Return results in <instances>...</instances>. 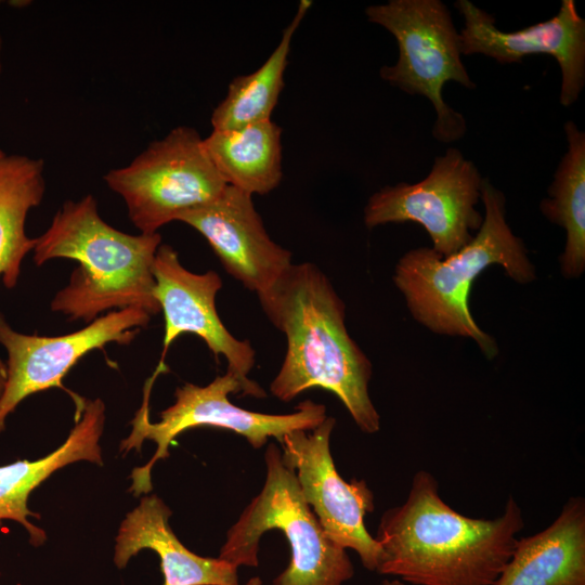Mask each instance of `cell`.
Instances as JSON below:
<instances>
[{
	"label": "cell",
	"instance_id": "6da1fadb",
	"mask_svg": "<svg viewBox=\"0 0 585 585\" xmlns=\"http://www.w3.org/2000/svg\"><path fill=\"white\" fill-rule=\"evenodd\" d=\"M523 526L512 496L500 516L470 518L440 497L434 476L419 470L405 502L380 518L376 572L413 585H494Z\"/></svg>",
	"mask_w": 585,
	"mask_h": 585
},
{
	"label": "cell",
	"instance_id": "7a4b0ae2",
	"mask_svg": "<svg viewBox=\"0 0 585 585\" xmlns=\"http://www.w3.org/2000/svg\"><path fill=\"white\" fill-rule=\"evenodd\" d=\"M257 296L269 321L287 340L271 393L289 402L308 389L330 391L362 432L376 433L380 416L368 393L373 366L350 337L346 306L327 276L313 263H292Z\"/></svg>",
	"mask_w": 585,
	"mask_h": 585
},
{
	"label": "cell",
	"instance_id": "3957f363",
	"mask_svg": "<svg viewBox=\"0 0 585 585\" xmlns=\"http://www.w3.org/2000/svg\"><path fill=\"white\" fill-rule=\"evenodd\" d=\"M161 235H130L107 224L96 200L87 195L67 200L34 247L40 266L55 258L78 261L69 283L51 302V310L69 320L92 322L109 310L140 308L151 315L160 307L154 297L153 262Z\"/></svg>",
	"mask_w": 585,
	"mask_h": 585
},
{
	"label": "cell",
	"instance_id": "277c9868",
	"mask_svg": "<svg viewBox=\"0 0 585 585\" xmlns=\"http://www.w3.org/2000/svg\"><path fill=\"white\" fill-rule=\"evenodd\" d=\"M480 198L485 217L469 244L445 258L432 248L412 249L396 263L393 281L418 323L439 335L471 338L492 359L497 354L496 342L478 326L469 308L473 281L494 264L520 284L536 275L523 242L506 222L504 194L483 179Z\"/></svg>",
	"mask_w": 585,
	"mask_h": 585
},
{
	"label": "cell",
	"instance_id": "5b68a950",
	"mask_svg": "<svg viewBox=\"0 0 585 585\" xmlns=\"http://www.w3.org/2000/svg\"><path fill=\"white\" fill-rule=\"evenodd\" d=\"M264 461L263 487L227 531L219 558L236 568L257 567L261 536L280 530L288 542L290 560L272 585H343L350 581L354 567L347 549L325 533L275 443L268 444Z\"/></svg>",
	"mask_w": 585,
	"mask_h": 585
},
{
	"label": "cell",
	"instance_id": "8992f818",
	"mask_svg": "<svg viewBox=\"0 0 585 585\" xmlns=\"http://www.w3.org/2000/svg\"><path fill=\"white\" fill-rule=\"evenodd\" d=\"M157 373L147 379L143 402L131 420L132 430L120 443V451L140 452L144 441L157 444V450L144 467L134 468L130 478V491L135 496L152 491V467L158 459L169 456V446L174 438L185 430L209 426L230 430L243 435L253 448H261L270 438L282 441L295 430L315 429L327 417L326 406L311 400L300 402L290 414H264L244 410L229 400L230 393H240L238 380L230 372L216 377L207 386L185 384L177 388L176 402L160 413V420L150 418V395Z\"/></svg>",
	"mask_w": 585,
	"mask_h": 585
},
{
	"label": "cell",
	"instance_id": "52a82bcc",
	"mask_svg": "<svg viewBox=\"0 0 585 585\" xmlns=\"http://www.w3.org/2000/svg\"><path fill=\"white\" fill-rule=\"evenodd\" d=\"M365 14L398 42V61L392 66H382L380 77L408 94H420L431 102L437 113L434 139L442 143L460 139L467 129L466 120L444 102L443 87L447 81L468 89L476 84L461 61L459 32L445 4L439 0H390L367 6Z\"/></svg>",
	"mask_w": 585,
	"mask_h": 585
},
{
	"label": "cell",
	"instance_id": "ba28073f",
	"mask_svg": "<svg viewBox=\"0 0 585 585\" xmlns=\"http://www.w3.org/2000/svg\"><path fill=\"white\" fill-rule=\"evenodd\" d=\"M126 203L131 222L153 234L184 213L214 200L226 187L191 127L173 128L152 142L128 166L104 176Z\"/></svg>",
	"mask_w": 585,
	"mask_h": 585
},
{
	"label": "cell",
	"instance_id": "9c48e42d",
	"mask_svg": "<svg viewBox=\"0 0 585 585\" xmlns=\"http://www.w3.org/2000/svg\"><path fill=\"white\" fill-rule=\"evenodd\" d=\"M482 180L474 164L451 147L434 159L420 182L388 185L373 194L364 208V223L372 229L417 222L429 233L434 252L452 256L471 242L483 222L474 208Z\"/></svg>",
	"mask_w": 585,
	"mask_h": 585
},
{
	"label": "cell",
	"instance_id": "30bf717a",
	"mask_svg": "<svg viewBox=\"0 0 585 585\" xmlns=\"http://www.w3.org/2000/svg\"><path fill=\"white\" fill-rule=\"evenodd\" d=\"M336 425L327 416L308 433L295 430L282 439V460L296 472L307 504L330 540L354 550L363 567L376 572L381 558L379 543L366 530L365 516L374 511V494L364 480L344 481L330 453Z\"/></svg>",
	"mask_w": 585,
	"mask_h": 585
},
{
	"label": "cell",
	"instance_id": "8fae6325",
	"mask_svg": "<svg viewBox=\"0 0 585 585\" xmlns=\"http://www.w3.org/2000/svg\"><path fill=\"white\" fill-rule=\"evenodd\" d=\"M151 317L143 309L126 308L96 317L77 332L47 337L15 332L0 313V343L8 352L6 381L0 395V432L23 400L50 388H63L62 379L83 355L109 342L130 343Z\"/></svg>",
	"mask_w": 585,
	"mask_h": 585
},
{
	"label": "cell",
	"instance_id": "7c38bea8",
	"mask_svg": "<svg viewBox=\"0 0 585 585\" xmlns=\"http://www.w3.org/2000/svg\"><path fill=\"white\" fill-rule=\"evenodd\" d=\"M154 297L165 317L162 359L179 336L188 333L200 337L209 350L227 362V372L238 380L240 395L264 398V390L248 378L255 365V350L248 340L235 338L222 323L216 296L222 280L214 271L198 274L186 270L177 251L160 244L154 262Z\"/></svg>",
	"mask_w": 585,
	"mask_h": 585
},
{
	"label": "cell",
	"instance_id": "4fadbf2b",
	"mask_svg": "<svg viewBox=\"0 0 585 585\" xmlns=\"http://www.w3.org/2000/svg\"><path fill=\"white\" fill-rule=\"evenodd\" d=\"M455 8L465 18L461 55L484 54L509 64L530 54H549L561 69L560 103L570 106L578 99L585 84V20L573 0H563L550 20L511 32L497 29L493 16L469 0L456 1Z\"/></svg>",
	"mask_w": 585,
	"mask_h": 585
},
{
	"label": "cell",
	"instance_id": "5bb4252c",
	"mask_svg": "<svg viewBox=\"0 0 585 585\" xmlns=\"http://www.w3.org/2000/svg\"><path fill=\"white\" fill-rule=\"evenodd\" d=\"M178 221L200 233L225 271L257 295L292 264L291 252L269 236L252 196L233 186L226 185L214 200Z\"/></svg>",
	"mask_w": 585,
	"mask_h": 585
},
{
	"label": "cell",
	"instance_id": "9a60e30c",
	"mask_svg": "<svg viewBox=\"0 0 585 585\" xmlns=\"http://www.w3.org/2000/svg\"><path fill=\"white\" fill-rule=\"evenodd\" d=\"M170 508L157 495H148L120 524L114 562L122 569L143 549L160 559L162 585H239L235 566L218 558L203 557L186 548L173 533Z\"/></svg>",
	"mask_w": 585,
	"mask_h": 585
},
{
	"label": "cell",
	"instance_id": "2e32d148",
	"mask_svg": "<svg viewBox=\"0 0 585 585\" xmlns=\"http://www.w3.org/2000/svg\"><path fill=\"white\" fill-rule=\"evenodd\" d=\"M105 421V406L102 400H84L77 407L75 426L65 442L49 455L37 460L17 459L0 466V529L3 521L20 523L29 535V543L41 546L46 532L35 525L28 517L40 518L29 510L30 493L54 471L78 460L102 465L100 439Z\"/></svg>",
	"mask_w": 585,
	"mask_h": 585
},
{
	"label": "cell",
	"instance_id": "e0dca14e",
	"mask_svg": "<svg viewBox=\"0 0 585 585\" xmlns=\"http://www.w3.org/2000/svg\"><path fill=\"white\" fill-rule=\"evenodd\" d=\"M494 585H585L584 497H570L550 525L518 538Z\"/></svg>",
	"mask_w": 585,
	"mask_h": 585
},
{
	"label": "cell",
	"instance_id": "ac0fdd59",
	"mask_svg": "<svg viewBox=\"0 0 585 585\" xmlns=\"http://www.w3.org/2000/svg\"><path fill=\"white\" fill-rule=\"evenodd\" d=\"M282 129L271 119L231 130H212L204 148L226 185L265 195L282 181Z\"/></svg>",
	"mask_w": 585,
	"mask_h": 585
},
{
	"label": "cell",
	"instance_id": "d6986e66",
	"mask_svg": "<svg viewBox=\"0 0 585 585\" xmlns=\"http://www.w3.org/2000/svg\"><path fill=\"white\" fill-rule=\"evenodd\" d=\"M43 168L42 159L0 156V276L8 288L16 285L22 261L36 245L25 233V221L42 200Z\"/></svg>",
	"mask_w": 585,
	"mask_h": 585
},
{
	"label": "cell",
	"instance_id": "ffe728a7",
	"mask_svg": "<svg viewBox=\"0 0 585 585\" xmlns=\"http://www.w3.org/2000/svg\"><path fill=\"white\" fill-rule=\"evenodd\" d=\"M564 131L568 152L549 186L550 198L542 200L541 210L549 221L567 231L560 257L561 273L575 278L585 270V134L571 120L566 122Z\"/></svg>",
	"mask_w": 585,
	"mask_h": 585
},
{
	"label": "cell",
	"instance_id": "44dd1931",
	"mask_svg": "<svg viewBox=\"0 0 585 585\" xmlns=\"http://www.w3.org/2000/svg\"><path fill=\"white\" fill-rule=\"evenodd\" d=\"M311 1H300L298 10L283 30L282 38L268 60L253 73L235 77L225 98L211 114L213 130H231L271 119L285 86L284 74L292 36L310 9Z\"/></svg>",
	"mask_w": 585,
	"mask_h": 585
},
{
	"label": "cell",
	"instance_id": "7402d4cb",
	"mask_svg": "<svg viewBox=\"0 0 585 585\" xmlns=\"http://www.w3.org/2000/svg\"><path fill=\"white\" fill-rule=\"evenodd\" d=\"M5 381H6V365L0 359V395L3 392Z\"/></svg>",
	"mask_w": 585,
	"mask_h": 585
},
{
	"label": "cell",
	"instance_id": "603a6c76",
	"mask_svg": "<svg viewBox=\"0 0 585 585\" xmlns=\"http://www.w3.org/2000/svg\"><path fill=\"white\" fill-rule=\"evenodd\" d=\"M378 585H407V583L401 580H384Z\"/></svg>",
	"mask_w": 585,
	"mask_h": 585
},
{
	"label": "cell",
	"instance_id": "cb8c5ba5",
	"mask_svg": "<svg viewBox=\"0 0 585 585\" xmlns=\"http://www.w3.org/2000/svg\"><path fill=\"white\" fill-rule=\"evenodd\" d=\"M244 585H262V581L259 576L249 578Z\"/></svg>",
	"mask_w": 585,
	"mask_h": 585
},
{
	"label": "cell",
	"instance_id": "d4e9b609",
	"mask_svg": "<svg viewBox=\"0 0 585 585\" xmlns=\"http://www.w3.org/2000/svg\"><path fill=\"white\" fill-rule=\"evenodd\" d=\"M1 51H2V38L0 36V74H1V68H2V64H1ZM4 153L0 150V156L3 155Z\"/></svg>",
	"mask_w": 585,
	"mask_h": 585
}]
</instances>
